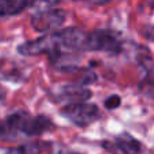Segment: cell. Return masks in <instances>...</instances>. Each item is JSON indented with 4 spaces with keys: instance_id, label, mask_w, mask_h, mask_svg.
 I'll use <instances>...</instances> for the list:
<instances>
[{
    "instance_id": "obj_8",
    "label": "cell",
    "mask_w": 154,
    "mask_h": 154,
    "mask_svg": "<svg viewBox=\"0 0 154 154\" xmlns=\"http://www.w3.org/2000/svg\"><path fill=\"white\" fill-rule=\"evenodd\" d=\"M29 5L30 0H0V18L18 15Z\"/></svg>"
},
{
    "instance_id": "obj_5",
    "label": "cell",
    "mask_w": 154,
    "mask_h": 154,
    "mask_svg": "<svg viewBox=\"0 0 154 154\" xmlns=\"http://www.w3.org/2000/svg\"><path fill=\"white\" fill-rule=\"evenodd\" d=\"M66 12L58 8H42L34 12L30 18V24L38 32H49L64 24Z\"/></svg>"
},
{
    "instance_id": "obj_11",
    "label": "cell",
    "mask_w": 154,
    "mask_h": 154,
    "mask_svg": "<svg viewBox=\"0 0 154 154\" xmlns=\"http://www.w3.org/2000/svg\"><path fill=\"white\" fill-rule=\"evenodd\" d=\"M60 3V0H30V4L31 5H38V7H50Z\"/></svg>"
},
{
    "instance_id": "obj_4",
    "label": "cell",
    "mask_w": 154,
    "mask_h": 154,
    "mask_svg": "<svg viewBox=\"0 0 154 154\" xmlns=\"http://www.w3.org/2000/svg\"><path fill=\"white\" fill-rule=\"evenodd\" d=\"M61 114L77 127H87L100 118V111L97 106L87 101L64 106Z\"/></svg>"
},
{
    "instance_id": "obj_6",
    "label": "cell",
    "mask_w": 154,
    "mask_h": 154,
    "mask_svg": "<svg viewBox=\"0 0 154 154\" xmlns=\"http://www.w3.org/2000/svg\"><path fill=\"white\" fill-rule=\"evenodd\" d=\"M91 96H92V92L85 85L76 82V84H68L61 87L53 95V97L56 103H65V106H68V104L87 101Z\"/></svg>"
},
{
    "instance_id": "obj_9",
    "label": "cell",
    "mask_w": 154,
    "mask_h": 154,
    "mask_svg": "<svg viewBox=\"0 0 154 154\" xmlns=\"http://www.w3.org/2000/svg\"><path fill=\"white\" fill-rule=\"evenodd\" d=\"M41 149L39 145L37 143H29V145H20L15 147H8L4 150L3 154H39Z\"/></svg>"
},
{
    "instance_id": "obj_2",
    "label": "cell",
    "mask_w": 154,
    "mask_h": 154,
    "mask_svg": "<svg viewBox=\"0 0 154 154\" xmlns=\"http://www.w3.org/2000/svg\"><path fill=\"white\" fill-rule=\"evenodd\" d=\"M18 53L20 56H39V54H49L50 58L65 53V49L60 39L58 31L43 34L42 37H38L35 39L27 41L18 46Z\"/></svg>"
},
{
    "instance_id": "obj_14",
    "label": "cell",
    "mask_w": 154,
    "mask_h": 154,
    "mask_svg": "<svg viewBox=\"0 0 154 154\" xmlns=\"http://www.w3.org/2000/svg\"><path fill=\"white\" fill-rule=\"evenodd\" d=\"M4 97H5V91H4V88L0 85V100H3Z\"/></svg>"
},
{
    "instance_id": "obj_3",
    "label": "cell",
    "mask_w": 154,
    "mask_h": 154,
    "mask_svg": "<svg viewBox=\"0 0 154 154\" xmlns=\"http://www.w3.org/2000/svg\"><path fill=\"white\" fill-rule=\"evenodd\" d=\"M122 38L112 30H95L87 37L85 50L87 51H104L118 54L122 50Z\"/></svg>"
},
{
    "instance_id": "obj_15",
    "label": "cell",
    "mask_w": 154,
    "mask_h": 154,
    "mask_svg": "<svg viewBox=\"0 0 154 154\" xmlns=\"http://www.w3.org/2000/svg\"><path fill=\"white\" fill-rule=\"evenodd\" d=\"M68 154H80V153H68Z\"/></svg>"
},
{
    "instance_id": "obj_13",
    "label": "cell",
    "mask_w": 154,
    "mask_h": 154,
    "mask_svg": "<svg viewBox=\"0 0 154 154\" xmlns=\"http://www.w3.org/2000/svg\"><path fill=\"white\" fill-rule=\"evenodd\" d=\"M84 2L89 3V4H93V5H106V4H108L111 0H84Z\"/></svg>"
},
{
    "instance_id": "obj_7",
    "label": "cell",
    "mask_w": 154,
    "mask_h": 154,
    "mask_svg": "<svg viewBox=\"0 0 154 154\" xmlns=\"http://www.w3.org/2000/svg\"><path fill=\"white\" fill-rule=\"evenodd\" d=\"M115 143L123 154H142V152H143V146H142L141 142L127 133L118 135Z\"/></svg>"
},
{
    "instance_id": "obj_10",
    "label": "cell",
    "mask_w": 154,
    "mask_h": 154,
    "mask_svg": "<svg viewBox=\"0 0 154 154\" xmlns=\"http://www.w3.org/2000/svg\"><path fill=\"white\" fill-rule=\"evenodd\" d=\"M120 103H122L120 96L112 95V96H109V97L106 99V101H104V107H106L107 109H115L120 106Z\"/></svg>"
},
{
    "instance_id": "obj_12",
    "label": "cell",
    "mask_w": 154,
    "mask_h": 154,
    "mask_svg": "<svg viewBox=\"0 0 154 154\" xmlns=\"http://www.w3.org/2000/svg\"><path fill=\"white\" fill-rule=\"evenodd\" d=\"M143 91L147 93V95H150L152 97H154V82H152V84H149V82H146L143 87Z\"/></svg>"
},
{
    "instance_id": "obj_1",
    "label": "cell",
    "mask_w": 154,
    "mask_h": 154,
    "mask_svg": "<svg viewBox=\"0 0 154 154\" xmlns=\"http://www.w3.org/2000/svg\"><path fill=\"white\" fill-rule=\"evenodd\" d=\"M54 128V123L45 115H32L24 111L11 114L0 120V141H10L23 134L26 137H37Z\"/></svg>"
}]
</instances>
